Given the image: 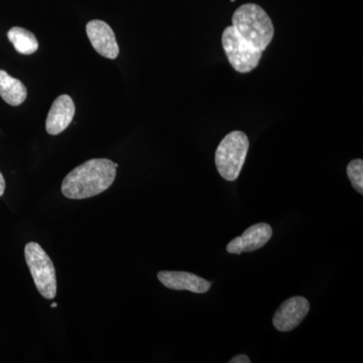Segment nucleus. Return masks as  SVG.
Segmentation results:
<instances>
[{
	"label": "nucleus",
	"mask_w": 363,
	"mask_h": 363,
	"mask_svg": "<svg viewBox=\"0 0 363 363\" xmlns=\"http://www.w3.org/2000/svg\"><path fill=\"white\" fill-rule=\"evenodd\" d=\"M118 164L107 159H92L70 172L62 183V193L68 199L94 197L111 187Z\"/></svg>",
	"instance_id": "1"
},
{
	"label": "nucleus",
	"mask_w": 363,
	"mask_h": 363,
	"mask_svg": "<svg viewBox=\"0 0 363 363\" xmlns=\"http://www.w3.org/2000/svg\"><path fill=\"white\" fill-rule=\"evenodd\" d=\"M233 26L241 37L262 52L274 39V28L271 18L257 4H247L238 7L233 16Z\"/></svg>",
	"instance_id": "2"
},
{
	"label": "nucleus",
	"mask_w": 363,
	"mask_h": 363,
	"mask_svg": "<svg viewBox=\"0 0 363 363\" xmlns=\"http://www.w3.org/2000/svg\"><path fill=\"white\" fill-rule=\"evenodd\" d=\"M250 140L240 130L228 133L219 143L215 154V164L224 180L233 182L240 175L247 159Z\"/></svg>",
	"instance_id": "3"
},
{
	"label": "nucleus",
	"mask_w": 363,
	"mask_h": 363,
	"mask_svg": "<svg viewBox=\"0 0 363 363\" xmlns=\"http://www.w3.org/2000/svg\"><path fill=\"white\" fill-rule=\"evenodd\" d=\"M25 257L38 291L43 297L52 300L57 295V278L52 259L37 242L26 245Z\"/></svg>",
	"instance_id": "4"
},
{
	"label": "nucleus",
	"mask_w": 363,
	"mask_h": 363,
	"mask_svg": "<svg viewBox=\"0 0 363 363\" xmlns=\"http://www.w3.org/2000/svg\"><path fill=\"white\" fill-rule=\"evenodd\" d=\"M222 45L229 63L240 73H250L259 66L262 52L236 32L233 26L222 33Z\"/></svg>",
	"instance_id": "5"
},
{
	"label": "nucleus",
	"mask_w": 363,
	"mask_h": 363,
	"mask_svg": "<svg viewBox=\"0 0 363 363\" xmlns=\"http://www.w3.org/2000/svg\"><path fill=\"white\" fill-rule=\"evenodd\" d=\"M310 310L307 298L296 296L285 301L274 314L272 323L281 332L292 331L302 323Z\"/></svg>",
	"instance_id": "6"
},
{
	"label": "nucleus",
	"mask_w": 363,
	"mask_h": 363,
	"mask_svg": "<svg viewBox=\"0 0 363 363\" xmlns=\"http://www.w3.org/2000/svg\"><path fill=\"white\" fill-rule=\"evenodd\" d=\"M86 33L91 45L104 58L114 60L118 57L119 47L111 26L104 21H91L86 26Z\"/></svg>",
	"instance_id": "7"
},
{
	"label": "nucleus",
	"mask_w": 363,
	"mask_h": 363,
	"mask_svg": "<svg viewBox=\"0 0 363 363\" xmlns=\"http://www.w3.org/2000/svg\"><path fill=\"white\" fill-rule=\"evenodd\" d=\"M272 235V227L267 223H257L247 228L242 235L235 238L227 245V252L233 255L255 252L267 245Z\"/></svg>",
	"instance_id": "8"
},
{
	"label": "nucleus",
	"mask_w": 363,
	"mask_h": 363,
	"mask_svg": "<svg viewBox=\"0 0 363 363\" xmlns=\"http://www.w3.org/2000/svg\"><path fill=\"white\" fill-rule=\"evenodd\" d=\"M157 279L162 285L171 290H187L195 294L206 293L212 285L211 281L186 272H160Z\"/></svg>",
	"instance_id": "9"
},
{
	"label": "nucleus",
	"mask_w": 363,
	"mask_h": 363,
	"mask_svg": "<svg viewBox=\"0 0 363 363\" xmlns=\"http://www.w3.org/2000/svg\"><path fill=\"white\" fill-rule=\"evenodd\" d=\"M75 104L69 95H61L55 100L45 123V130L51 135H60L70 125L75 116Z\"/></svg>",
	"instance_id": "10"
},
{
	"label": "nucleus",
	"mask_w": 363,
	"mask_h": 363,
	"mask_svg": "<svg viewBox=\"0 0 363 363\" xmlns=\"http://www.w3.org/2000/svg\"><path fill=\"white\" fill-rule=\"evenodd\" d=\"M0 96L11 106H18L25 102L28 90L18 79L11 77L6 71L0 70Z\"/></svg>",
	"instance_id": "11"
},
{
	"label": "nucleus",
	"mask_w": 363,
	"mask_h": 363,
	"mask_svg": "<svg viewBox=\"0 0 363 363\" xmlns=\"http://www.w3.org/2000/svg\"><path fill=\"white\" fill-rule=\"evenodd\" d=\"M7 38L13 45L16 52L23 55H32L39 49V43L37 38L30 30L26 28H20V26H14L11 28Z\"/></svg>",
	"instance_id": "12"
},
{
	"label": "nucleus",
	"mask_w": 363,
	"mask_h": 363,
	"mask_svg": "<svg viewBox=\"0 0 363 363\" xmlns=\"http://www.w3.org/2000/svg\"><path fill=\"white\" fill-rule=\"evenodd\" d=\"M348 179H350L353 188L359 194H363V161L362 159L353 160L348 164L347 169Z\"/></svg>",
	"instance_id": "13"
},
{
	"label": "nucleus",
	"mask_w": 363,
	"mask_h": 363,
	"mask_svg": "<svg viewBox=\"0 0 363 363\" xmlns=\"http://www.w3.org/2000/svg\"><path fill=\"white\" fill-rule=\"evenodd\" d=\"M229 363H250V359L245 354L234 357L233 359L229 360Z\"/></svg>",
	"instance_id": "14"
},
{
	"label": "nucleus",
	"mask_w": 363,
	"mask_h": 363,
	"mask_svg": "<svg viewBox=\"0 0 363 363\" xmlns=\"http://www.w3.org/2000/svg\"><path fill=\"white\" fill-rule=\"evenodd\" d=\"M4 190H6V181H4L2 174L0 173V197L4 194Z\"/></svg>",
	"instance_id": "15"
},
{
	"label": "nucleus",
	"mask_w": 363,
	"mask_h": 363,
	"mask_svg": "<svg viewBox=\"0 0 363 363\" xmlns=\"http://www.w3.org/2000/svg\"><path fill=\"white\" fill-rule=\"evenodd\" d=\"M51 307L52 308H57V307H58V304H57V303H52V304L51 305Z\"/></svg>",
	"instance_id": "16"
}]
</instances>
